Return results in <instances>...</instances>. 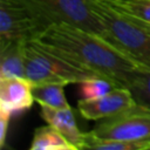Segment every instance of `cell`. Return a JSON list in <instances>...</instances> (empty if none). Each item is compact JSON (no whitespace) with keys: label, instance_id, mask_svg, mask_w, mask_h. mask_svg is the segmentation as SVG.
Returning a JSON list of instances; mask_svg holds the SVG:
<instances>
[{"label":"cell","instance_id":"obj_9","mask_svg":"<svg viewBox=\"0 0 150 150\" xmlns=\"http://www.w3.org/2000/svg\"><path fill=\"white\" fill-rule=\"evenodd\" d=\"M41 117L55 129H57L74 146L76 150L82 149L83 134L76 123L74 112L69 107L53 108L41 104Z\"/></svg>","mask_w":150,"mask_h":150},{"label":"cell","instance_id":"obj_2","mask_svg":"<svg viewBox=\"0 0 150 150\" xmlns=\"http://www.w3.org/2000/svg\"><path fill=\"white\" fill-rule=\"evenodd\" d=\"M109 43L150 70V22L117 9L103 0H87Z\"/></svg>","mask_w":150,"mask_h":150},{"label":"cell","instance_id":"obj_1","mask_svg":"<svg viewBox=\"0 0 150 150\" xmlns=\"http://www.w3.org/2000/svg\"><path fill=\"white\" fill-rule=\"evenodd\" d=\"M56 55L127 87L139 70H146L98 34L60 22L47 27L33 39Z\"/></svg>","mask_w":150,"mask_h":150},{"label":"cell","instance_id":"obj_4","mask_svg":"<svg viewBox=\"0 0 150 150\" xmlns=\"http://www.w3.org/2000/svg\"><path fill=\"white\" fill-rule=\"evenodd\" d=\"M27 6L47 27L67 22L91 33L103 35L98 19L91 12L87 0H16Z\"/></svg>","mask_w":150,"mask_h":150},{"label":"cell","instance_id":"obj_12","mask_svg":"<svg viewBox=\"0 0 150 150\" xmlns=\"http://www.w3.org/2000/svg\"><path fill=\"white\" fill-rule=\"evenodd\" d=\"M64 83L61 82H49L41 84H33L34 100L41 105H48L53 108L69 107L67 98L64 96Z\"/></svg>","mask_w":150,"mask_h":150},{"label":"cell","instance_id":"obj_11","mask_svg":"<svg viewBox=\"0 0 150 150\" xmlns=\"http://www.w3.org/2000/svg\"><path fill=\"white\" fill-rule=\"evenodd\" d=\"M30 150H76L75 146L50 124L35 129Z\"/></svg>","mask_w":150,"mask_h":150},{"label":"cell","instance_id":"obj_14","mask_svg":"<svg viewBox=\"0 0 150 150\" xmlns=\"http://www.w3.org/2000/svg\"><path fill=\"white\" fill-rule=\"evenodd\" d=\"M77 84H79V95L81 100L98 98L111 91L115 87H118L116 82L104 76L88 77L86 80L80 81Z\"/></svg>","mask_w":150,"mask_h":150},{"label":"cell","instance_id":"obj_18","mask_svg":"<svg viewBox=\"0 0 150 150\" xmlns=\"http://www.w3.org/2000/svg\"><path fill=\"white\" fill-rule=\"evenodd\" d=\"M149 149H150V143H149V144H148V146H146V150H149Z\"/></svg>","mask_w":150,"mask_h":150},{"label":"cell","instance_id":"obj_17","mask_svg":"<svg viewBox=\"0 0 150 150\" xmlns=\"http://www.w3.org/2000/svg\"><path fill=\"white\" fill-rule=\"evenodd\" d=\"M11 115L4 111H0V146L2 148L6 142V136H7V130H8V124L11 120Z\"/></svg>","mask_w":150,"mask_h":150},{"label":"cell","instance_id":"obj_16","mask_svg":"<svg viewBox=\"0 0 150 150\" xmlns=\"http://www.w3.org/2000/svg\"><path fill=\"white\" fill-rule=\"evenodd\" d=\"M110 6L150 22V0H103Z\"/></svg>","mask_w":150,"mask_h":150},{"label":"cell","instance_id":"obj_3","mask_svg":"<svg viewBox=\"0 0 150 150\" xmlns=\"http://www.w3.org/2000/svg\"><path fill=\"white\" fill-rule=\"evenodd\" d=\"M26 77L35 86L49 82L79 83L93 76H101L94 70L66 60L45 48L34 40L25 45Z\"/></svg>","mask_w":150,"mask_h":150},{"label":"cell","instance_id":"obj_7","mask_svg":"<svg viewBox=\"0 0 150 150\" xmlns=\"http://www.w3.org/2000/svg\"><path fill=\"white\" fill-rule=\"evenodd\" d=\"M136 104L128 87H115L108 94L94 100H80L77 110L86 120L98 121L114 116Z\"/></svg>","mask_w":150,"mask_h":150},{"label":"cell","instance_id":"obj_6","mask_svg":"<svg viewBox=\"0 0 150 150\" xmlns=\"http://www.w3.org/2000/svg\"><path fill=\"white\" fill-rule=\"evenodd\" d=\"M47 26L23 4L0 0V48L16 41H30Z\"/></svg>","mask_w":150,"mask_h":150},{"label":"cell","instance_id":"obj_13","mask_svg":"<svg viewBox=\"0 0 150 150\" xmlns=\"http://www.w3.org/2000/svg\"><path fill=\"white\" fill-rule=\"evenodd\" d=\"M149 142H129L101 138L91 131L83 134L82 149L95 150H146Z\"/></svg>","mask_w":150,"mask_h":150},{"label":"cell","instance_id":"obj_15","mask_svg":"<svg viewBox=\"0 0 150 150\" xmlns=\"http://www.w3.org/2000/svg\"><path fill=\"white\" fill-rule=\"evenodd\" d=\"M127 87L130 89L136 103L150 108V70L137 71Z\"/></svg>","mask_w":150,"mask_h":150},{"label":"cell","instance_id":"obj_10","mask_svg":"<svg viewBox=\"0 0 150 150\" xmlns=\"http://www.w3.org/2000/svg\"><path fill=\"white\" fill-rule=\"evenodd\" d=\"M27 41L12 42L0 48V79L26 77L25 45Z\"/></svg>","mask_w":150,"mask_h":150},{"label":"cell","instance_id":"obj_5","mask_svg":"<svg viewBox=\"0 0 150 150\" xmlns=\"http://www.w3.org/2000/svg\"><path fill=\"white\" fill-rule=\"evenodd\" d=\"M90 131L101 138L150 143V108L136 103L124 111L103 118Z\"/></svg>","mask_w":150,"mask_h":150},{"label":"cell","instance_id":"obj_8","mask_svg":"<svg viewBox=\"0 0 150 150\" xmlns=\"http://www.w3.org/2000/svg\"><path fill=\"white\" fill-rule=\"evenodd\" d=\"M34 101L33 83L27 77L0 79V111L13 116L29 109Z\"/></svg>","mask_w":150,"mask_h":150}]
</instances>
